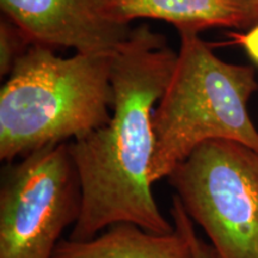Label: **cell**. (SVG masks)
Masks as SVG:
<instances>
[{"instance_id":"obj_1","label":"cell","mask_w":258,"mask_h":258,"mask_svg":"<svg viewBox=\"0 0 258 258\" xmlns=\"http://www.w3.org/2000/svg\"><path fill=\"white\" fill-rule=\"evenodd\" d=\"M176 60L166 38L146 24L131 29L111 54L110 121L69 144L83 195L69 239H92L122 222L160 234L175 231L152 194L150 167L153 105L165 91Z\"/></svg>"},{"instance_id":"obj_2","label":"cell","mask_w":258,"mask_h":258,"mask_svg":"<svg viewBox=\"0 0 258 258\" xmlns=\"http://www.w3.org/2000/svg\"><path fill=\"white\" fill-rule=\"evenodd\" d=\"M110 56L60 57L42 44L24 51L0 91V159L12 163L108 123Z\"/></svg>"},{"instance_id":"obj_3","label":"cell","mask_w":258,"mask_h":258,"mask_svg":"<svg viewBox=\"0 0 258 258\" xmlns=\"http://www.w3.org/2000/svg\"><path fill=\"white\" fill-rule=\"evenodd\" d=\"M179 35L175 69L153 112L152 184L205 141L233 140L258 152V131L247 110L258 90L254 70L219 59L196 32Z\"/></svg>"},{"instance_id":"obj_4","label":"cell","mask_w":258,"mask_h":258,"mask_svg":"<svg viewBox=\"0 0 258 258\" xmlns=\"http://www.w3.org/2000/svg\"><path fill=\"white\" fill-rule=\"evenodd\" d=\"M167 179L215 258H258V152L233 140L205 141Z\"/></svg>"},{"instance_id":"obj_5","label":"cell","mask_w":258,"mask_h":258,"mask_svg":"<svg viewBox=\"0 0 258 258\" xmlns=\"http://www.w3.org/2000/svg\"><path fill=\"white\" fill-rule=\"evenodd\" d=\"M82 185L69 144L8 163L0 184V258H51L82 212Z\"/></svg>"},{"instance_id":"obj_6","label":"cell","mask_w":258,"mask_h":258,"mask_svg":"<svg viewBox=\"0 0 258 258\" xmlns=\"http://www.w3.org/2000/svg\"><path fill=\"white\" fill-rule=\"evenodd\" d=\"M0 5L29 40L49 48L111 55L131 31L103 17L95 0H0Z\"/></svg>"},{"instance_id":"obj_7","label":"cell","mask_w":258,"mask_h":258,"mask_svg":"<svg viewBox=\"0 0 258 258\" xmlns=\"http://www.w3.org/2000/svg\"><path fill=\"white\" fill-rule=\"evenodd\" d=\"M103 17L128 25L137 18L160 19L173 24L179 32L205 29L252 28L258 23L254 0H95Z\"/></svg>"},{"instance_id":"obj_8","label":"cell","mask_w":258,"mask_h":258,"mask_svg":"<svg viewBox=\"0 0 258 258\" xmlns=\"http://www.w3.org/2000/svg\"><path fill=\"white\" fill-rule=\"evenodd\" d=\"M170 213L175 225L170 233H154L122 222L92 239L61 240L51 258H192L184 222L175 203Z\"/></svg>"},{"instance_id":"obj_9","label":"cell","mask_w":258,"mask_h":258,"mask_svg":"<svg viewBox=\"0 0 258 258\" xmlns=\"http://www.w3.org/2000/svg\"><path fill=\"white\" fill-rule=\"evenodd\" d=\"M30 40L12 22L2 21L0 24V74L6 76L23 55L25 43Z\"/></svg>"},{"instance_id":"obj_10","label":"cell","mask_w":258,"mask_h":258,"mask_svg":"<svg viewBox=\"0 0 258 258\" xmlns=\"http://www.w3.org/2000/svg\"><path fill=\"white\" fill-rule=\"evenodd\" d=\"M232 43L239 44L244 48L250 59L258 64V23L246 32H230Z\"/></svg>"},{"instance_id":"obj_11","label":"cell","mask_w":258,"mask_h":258,"mask_svg":"<svg viewBox=\"0 0 258 258\" xmlns=\"http://www.w3.org/2000/svg\"><path fill=\"white\" fill-rule=\"evenodd\" d=\"M180 217H182V220L184 222L185 226L186 233H188L190 246H191L192 258H215L211 247L207 246V245L203 243V241L198 237L195 228H194L192 220L189 218V215L186 214L184 209L180 211Z\"/></svg>"},{"instance_id":"obj_12","label":"cell","mask_w":258,"mask_h":258,"mask_svg":"<svg viewBox=\"0 0 258 258\" xmlns=\"http://www.w3.org/2000/svg\"><path fill=\"white\" fill-rule=\"evenodd\" d=\"M254 2H256V3H257V5H258V0H254Z\"/></svg>"}]
</instances>
